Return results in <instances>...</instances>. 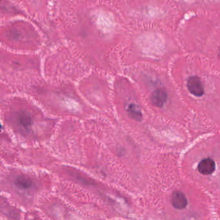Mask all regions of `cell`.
<instances>
[{"label":"cell","mask_w":220,"mask_h":220,"mask_svg":"<svg viewBox=\"0 0 220 220\" xmlns=\"http://www.w3.org/2000/svg\"><path fill=\"white\" fill-rule=\"evenodd\" d=\"M187 88L192 94L201 97L204 94V88L200 78L198 76H191L187 81Z\"/></svg>","instance_id":"cell-1"},{"label":"cell","mask_w":220,"mask_h":220,"mask_svg":"<svg viewBox=\"0 0 220 220\" xmlns=\"http://www.w3.org/2000/svg\"><path fill=\"white\" fill-rule=\"evenodd\" d=\"M216 170V163L210 157L202 160L198 165V170L202 175L208 176L213 174Z\"/></svg>","instance_id":"cell-2"},{"label":"cell","mask_w":220,"mask_h":220,"mask_svg":"<svg viewBox=\"0 0 220 220\" xmlns=\"http://www.w3.org/2000/svg\"><path fill=\"white\" fill-rule=\"evenodd\" d=\"M170 200L172 206L176 209H184L188 205V201L185 195L180 191L174 192L171 196Z\"/></svg>","instance_id":"cell-3"},{"label":"cell","mask_w":220,"mask_h":220,"mask_svg":"<svg viewBox=\"0 0 220 220\" xmlns=\"http://www.w3.org/2000/svg\"><path fill=\"white\" fill-rule=\"evenodd\" d=\"M167 100V94L163 89H157L152 94L151 101L157 107H162Z\"/></svg>","instance_id":"cell-4"},{"label":"cell","mask_w":220,"mask_h":220,"mask_svg":"<svg viewBox=\"0 0 220 220\" xmlns=\"http://www.w3.org/2000/svg\"><path fill=\"white\" fill-rule=\"evenodd\" d=\"M17 122L21 129L29 131L32 125V119L28 113L21 112L17 116Z\"/></svg>","instance_id":"cell-5"},{"label":"cell","mask_w":220,"mask_h":220,"mask_svg":"<svg viewBox=\"0 0 220 220\" xmlns=\"http://www.w3.org/2000/svg\"><path fill=\"white\" fill-rule=\"evenodd\" d=\"M14 184L18 188L21 190H28L32 187L33 183L32 181L24 176H19L14 180Z\"/></svg>","instance_id":"cell-6"},{"label":"cell","mask_w":220,"mask_h":220,"mask_svg":"<svg viewBox=\"0 0 220 220\" xmlns=\"http://www.w3.org/2000/svg\"><path fill=\"white\" fill-rule=\"evenodd\" d=\"M127 112L131 118L136 121H141L142 119V112L137 105L130 104L127 108Z\"/></svg>","instance_id":"cell-7"},{"label":"cell","mask_w":220,"mask_h":220,"mask_svg":"<svg viewBox=\"0 0 220 220\" xmlns=\"http://www.w3.org/2000/svg\"><path fill=\"white\" fill-rule=\"evenodd\" d=\"M219 58H220V48H219Z\"/></svg>","instance_id":"cell-8"}]
</instances>
